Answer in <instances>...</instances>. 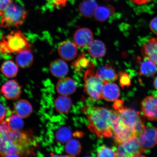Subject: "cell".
Masks as SVG:
<instances>
[{
    "label": "cell",
    "instance_id": "obj_26",
    "mask_svg": "<svg viewBox=\"0 0 157 157\" xmlns=\"http://www.w3.org/2000/svg\"><path fill=\"white\" fill-rule=\"evenodd\" d=\"M18 66L13 61L8 60L2 65L1 71L4 75L8 78H13L17 76L18 72Z\"/></svg>",
    "mask_w": 157,
    "mask_h": 157
},
{
    "label": "cell",
    "instance_id": "obj_17",
    "mask_svg": "<svg viewBox=\"0 0 157 157\" xmlns=\"http://www.w3.org/2000/svg\"><path fill=\"white\" fill-rule=\"evenodd\" d=\"M50 70L51 73L55 77L61 78L67 75L68 67L64 60L58 59L51 63Z\"/></svg>",
    "mask_w": 157,
    "mask_h": 157
},
{
    "label": "cell",
    "instance_id": "obj_2",
    "mask_svg": "<svg viewBox=\"0 0 157 157\" xmlns=\"http://www.w3.org/2000/svg\"><path fill=\"white\" fill-rule=\"evenodd\" d=\"M27 12L20 0H13L0 13L1 26L3 28L18 27L22 25L26 17Z\"/></svg>",
    "mask_w": 157,
    "mask_h": 157
},
{
    "label": "cell",
    "instance_id": "obj_7",
    "mask_svg": "<svg viewBox=\"0 0 157 157\" xmlns=\"http://www.w3.org/2000/svg\"><path fill=\"white\" fill-rule=\"evenodd\" d=\"M118 144V146L115 150L117 157H136L145 152L136 136Z\"/></svg>",
    "mask_w": 157,
    "mask_h": 157
},
{
    "label": "cell",
    "instance_id": "obj_5",
    "mask_svg": "<svg viewBox=\"0 0 157 157\" xmlns=\"http://www.w3.org/2000/svg\"><path fill=\"white\" fill-rule=\"evenodd\" d=\"M121 121L135 131L137 136L145 128V124L138 112L130 108L123 107L115 111Z\"/></svg>",
    "mask_w": 157,
    "mask_h": 157
},
{
    "label": "cell",
    "instance_id": "obj_1",
    "mask_svg": "<svg viewBox=\"0 0 157 157\" xmlns=\"http://www.w3.org/2000/svg\"><path fill=\"white\" fill-rule=\"evenodd\" d=\"M83 110L89 121L90 131L101 138L113 136L110 123L113 111L107 108L88 106Z\"/></svg>",
    "mask_w": 157,
    "mask_h": 157
},
{
    "label": "cell",
    "instance_id": "obj_3",
    "mask_svg": "<svg viewBox=\"0 0 157 157\" xmlns=\"http://www.w3.org/2000/svg\"><path fill=\"white\" fill-rule=\"evenodd\" d=\"M84 91L94 100L102 99L101 92L105 81L98 75L92 63L84 75Z\"/></svg>",
    "mask_w": 157,
    "mask_h": 157
},
{
    "label": "cell",
    "instance_id": "obj_10",
    "mask_svg": "<svg viewBox=\"0 0 157 157\" xmlns=\"http://www.w3.org/2000/svg\"><path fill=\"white\" fill-rule=\"evenodd\" d=\"M143 115L149 121H157V96L150 95L141 103Z\"/></svg>",
    "mask_w": 157,
    "mask_h": 157
},
{
    "label": "cell",
    "instance_id": "obj_31",
    "mask_svg": "<svg viewBox=\"0 0 157 157\" xmlns=\"http://www.w3.org/2000/svg\"><path fill=\"white\" fill-rule=\"evenodd\" d=\"M98 157H116L115 149H111L105 146L100 147L97 152Z\"/></svg>",
    "mask_w": 157,
    "mask_h": 157
},
{
    "label": "cell",
    "instance_id": "obj_37",
    "mask_svg": "<svg viewBox=\"0 0 157 157\" xmlns=\"http://www.w3.org/2000/svg\"><path fill=\"white\" fill-rule=\"evenodd\" d=\"M123 103L124 101L122 100H116L113 105V107L114 108L115 111H117L122 108L123 107Z\"/></svg>",
    "mask_w": 157,
    "mask_h": 157
},
{
    "label": "cell",
    "instance_id": "obj_13",
    "mask_svg": "<svg viewBox=\"0 0 157 157\" xmlns=\"http://www.w3.org/2000/svg\"><path fill=\"white\" fill-rule=\"evenodd\" d=\"M74 39L75 44L79 47L88 46L94 40L93 33L87 28L78 29L74 33Z\"/></svg>",
    "mask_w": 157,
    "mask_h": 157
},
{
    "label": "cell",
    "instance_id": "obj_38",
    "mask_svg": "<svg viewBox=\"0 0 157 157\" xmlns=\"http://www.w3.org/2000/svg\"><path fill=\"white\" fill-rule=\"evenodd\" d=\"M67 0H53L54 5L60 7H63L66 5Z\"/></svg>",
    "mask_w": 157,
    "mask_h": 157
},
{
    "label": "cell",
    "instance_id": "obj_21",
    "mask_svg": "<svg viewBox=\"0 0 157 157\" xmlns=\"http://www.w3.org/2000/svg\"><path fill=\"white\" fill-rule=\"evenodd\" d=\"M13 108L15 113L22 118L29 117L33 112L32 105L25 99L18 100L15 103Z\"/></svg>",
    "mask_w": 157,
    "mask_h": 157
},
{
    "label": "cell",
    "instance_id": "obj_11",
    "mask_svg": "<svg viewBox=\"0 0 157 157\" xmlns=\"http://www.w3.org/2000/svg\"><path fill=\"white\" fill-rule=\"evenodd\" d=\"M22 87L15 80H9L4 84L0 90V93L9 100L18 99L21 93Z\"/></svg>",
    "mask_w": 157,
    "mask_h": 157
},
{
    "label": "cell",
    "instance_id": "obj_23",
    "mask_svg": "<svg viewBox=\"0 0 157 157\" xmlns=\"http://www.w3.org/2000/svg\"><path fill=\"white\" fill-rule=\"evenodd\" d=\"M72 105V101L67 95H61L55 100L54 106L56 111L62 114L68 113Z\"/></svg>",
    "mask_w": 157,
    "mask_h": 157
},
{
    "label": "cell",
    "instance_id": "obj_22",
    "mask_svg": "<svg viewBox=\"0 0 157 157\" xmlns=\"http://www.w3.org/2000/svg\"><path fill=\"white\" fill-rule=\"evenodd\" d=\"M97 71L98 75L105 82H112L117 79V75L110 64L101 67Z\"/></svg>",
    "mask_w": 157,
    "mask_h": 157
},
{
    "label": "cell",
    "instance_id": "obj_25",
    "mask_svg": "<svg viewBox=\"0 0 157 157\" xmlns=\"http://www.w3.org/2000/svg\"><path fill=\"white\" fill-rule=\"evenodd\" d=\"M157 72V66L148 59L144 58V60L140 64V75L151 77L155 75Z\"/></svg>",
    "mask_w": 157,
    "mask_h": 157
},
{
    "label": "cell",
    "instance_id": "obj_9",
    "mask_svg": "<svg viewBox=\"0 0 157 157\" xmlns=\"http://www.w3.org/2000/svg\"><path fill=\"white\" fill-rule=\"evenodd\" d=\"M141 147L145 151L153 148L156 144L157 129L152 126L145 127L140 134L136 136Z\"/></svg>",
    "mask_w": 157,
    "mask_h": 157
},
{
    "label": "cell",
    "instance_id": "obj_24",
    "mask_svg": "<svg viewBox=\"0 0 157 157\" xmlns=\"http://www.w3.org/2000/svg\"><path fill=\"white\" fill-rule=\"evenodd\" d=\"M115 11L114 8L112 6H100L96 9L94 16L96 21L104 22L113 15Z\"/></svg>",
    "mask_w": 157,
    "mask_h": 157
},
{
    "label": "cell",
    "instance_id": "obj_30",
    "mask_svg": "<svg viewBox=\"0 0 157 157\" xmlns=\"http://www.w3.org/2000/svg\"><path fill=\"white\" fill-rule=\"evenodd\" d=\"M92 63L84 56V53L80 55L78 58L73 63V66L75 70L77 72L82 71L84 68H89Z\"/></svg>",
    "mask_w": 157,
    "mask_h": 157
},
{
    "label": "cell",
    "instance_id": "obj_16",
    "mask_svg": "<svg viewBox=\"0 0 157 157\" xmlns=\"http://www.w3.org/2000/svg\"><path fill=\"white\" fill-rule=\"evenodd\" d=\"M56 88L58 93L61 95H68L76 91V85L72 78H65L59 80Z\"/></svg>",
    "mask_w": 157,
    "mask_h": 157
},
{
    "label": "cell",
    "instance_id": "obj_34",
    "mask_svg": "<svg viewBox=\"0 0 157 157\" xmlns=\"http://www.w3.org/2000/svg\"><path fill=\"white\" fill-rule=\"evenodd\" d=\"M7 110L2 104L0 103V123L3 121L6 114Z\"/></svg>",
    "mask_w": 157,
    "mask_h": 157
},
{
    "label": "cell",
    "instance_id": "obj_28",
    "mask_svg": "<svg viewBox=\"0 0 157 157\" xmlns=\"http://www.w3.org/2000/svg\"><path fill=\"white\" fill-rule=\"evenodd\" d=\"M10 129L12 131L20 130L24 126L22 118L16 113L13 114L7 120Z\"/></svg>",
    "mask_w": 157,
    "mask_h": 157
},
{
    "label": "cell",
    "instance_id": "obj_6",
    "mask_svg": "<svg viewBox=\"0 0 157 157\" xmlns=\"http://www.w3.org/2000/svg\"><path fill=\"white\" fill-rule=\"evenodd\" d=\"M2 39V42L10 53L31 48L29 40L20 31L12 32Z\"/></svg>",
    "mask_w": 157,
    "mask_h": 157
},
{
    "label": "cell",
    "instance_id": "obj_32",
    "mask_svg": "<svg viewBox=\"0 0 157 157\" xmlns=\"http://www.w3.org/2000/svg\"><path fill=\"white\" fill-rule=\"evenodd\" d=\"M120 83L121 87H128L131 85V80L128 74L126 72L121 73L120 78Z\"/></svg>",
    "mask_w": 157,
    "mask_h": 157
},
{
    "label": "cell",
    "instance_id": "obj_35",
    "mask_svg": "<svg viewBox=\"0 0 157 157\" xmlns=\"http://www.w3.org/2000/svg\"><path fill=\"white\" fill-rule=\"evenodd\" d=\"M13 0H0V13L7 7Z\"/></svg>",
    "mask_w": 157,
    "mask_h": 157
},
{
    "label": "cell",
    "instance_id": "obj_40",
    "mask_svg": "<svg viewBox=\"0 0 157 157\" xmlns=\"http://www.w3.org/2000/svg\"><path fill=\"white\" fill-rule=\"evenodd\" d=\"M154 88L157 90V76L154 80Z\"/></svg>",
    "mask_w": 157,
    "mask_h": 157
},
{
    "label": "cell",
    "instance_id": "obj_12",
    "mask_svg": "<svg viewBox=\"0 0 157 157\" xmlns=\"http://www.w3.org/2000/svg\"><path fill=\"white\" fill-rule=\"evenodd\" d=\"M59 56L64 60L71 61L77 56L78 50L76 44L71 41L62 42L58 47Z\"/></svg>",
    "mask_w": 157,
    "mask_h": 157
},
{
    "label": "cell",
    "instance_id": "obj_14",
    "mask_svg": "<svg viewBox=\"0 0 157 157\" xmlns=\"http://www.w3.org/2000/svg\"><path fill=\"white\" fill-rule=\"evenodd\" d=\"M141 53L144 58L151 60L157 66V38L151 39L143 45Z\"/></svg>",
    "mask_w": 157,
    "mask_h": 157
},
{
    "label": "cell",
    "instance_id": "obj_18",
    "mask_svg": "<svg viewBox=\"0 0 157 157\" xmlns=\"http://www.w3.org/2000/svg\"><path fill=\"white\" fill-rule=\"evenodd\" d=\"M98 4L95 0H84L78 6V12L86 18H90L94 16Z\"/></svg>",
    "mask_w": 157,
    "mask_h": 157
},
{
    "label": "cell",
    "instance_id": "obj_29",
    "mask_svg": "<svg viewBox=\"0 0 157 157\" xmlns=\"http://www.w3.org/2000/svg\"><path fill=\"white\" fill-rule=\"evenodd\" d=\"M56 138L59 143L62 144L67 143L72 138L71 131L66 127L60 128L56 132Z\"/></svg>",
    "mask_w": 157,
    "mask_h": 157
},
{
    "label": "cell",
    "instance_id": "obj_41",
    "mask_svg": "<svg viewBox=\"0 0 157 157\" xmlns=\"http://www.w3.org/2000/svg\"><path fill=\"white\" fill-rule=\"evenodd\" d=\"M156 144H157V137Z\"/></svg>",
    "mask_w": 157,
    "mask_h": 157
},
{
    "label": "cell",
    "instance_id": "obj_15",
    "mask_svg": "<svg viewBox=\"0 0 157 157\" xmlns=\"http://www.w3.org/2000/svg\"><path fill=\"white\" fill-rule=\"evenodd\" d=\"M120 95V90L116 84L105 82L101 92L102 99L108 101L117 99Z\"/></svg>",
    "mask_w": 157,
    "mask_h": 157
},
{
    "label": "cell",
    "instance_id": "obj_33",
    "mask_svg": "<svg viewBox=\"0 0 157 157\" xmlns=\"http://www.w3.org/2000/svg\"><path fill=\"white\" fill-rule=\"evenodd\" d=\"M150 27L152 32L157 35V17H155L151 21Z\"/></svg>",
    "mask_w": 157,
    "mask_h": 157
},
{
    "label": "cell",
    "instance_id": "obj_27",
    "mask_svg": "<svg viewBox=\"0 0 157 157\" xmlns=\"http://www.w3.org/2000/svg\"><path fill=\"white\" fill-rule=\"evenodd\" d=\"M82 146L77 140L71 139L66 145L65 151L71 156H76L81 152Z\"/></svg>",
    "mask_w": 157,
    "mask_h": 157
},
{
    "label": "cell",
    "instance_id": "obj_4",
    "mask_svg": "<svg viewBox=\"0 0 157 157\" xmlns=\"http://www.w3.org/2000/svg\"><path fill=\"white\" fill-rule=\"evenodd\" d=\"M110 123L113 138L117 144H119L136 136L134 130L122 122L115 111H113L112 113Z\"/></svg>",
    "mask_w": 157,
    "mask_h": 157
},
{
    "label": "cell",
    "instance_id": "obj_20",
    "mask_svg": "<svg viewBox=\"0 0 157 157\" xmlns=\"http://www.w3.org/2000/svg\"><path fill=\"white\" fill-rule=\"evenodd\" d=\"M88 52L90 56L93 58H102L106 53V47L102 41L94 40L88 46Z\"/></svg>",
    "mask_w": 157,
    "mask_h": 157
},
{
    "label": "cell",
    "instance_id": "obj_36",
    "mask_svg": "<svg viewBox=\"0 0 157 157\" xmlns=\"http://www.w3.org/2000/svg\"><path fill=\"white\" fill-rule=\"evenodd\" d=\"M9 132L5 131L0 125V142L7 138Z\"/></svg>",
    "mask_w": 157,
    "mask_h": 157
},
{
    "label": "cell",
    "instance_id": "obj_39",
    "mask_svg": "<svg viewBox=\"0 0 157 157\" xmlns=\"http://www.w3.org/2000/svg\"><path fill=\"white\" fill-rule=\"evenodd\" d=\"M131 1L137 5H140L150 3L154 0H131Z\"/></svg>",
    "mask_w": 157,
    "mask_h": 157
},
{
    "label": "cell",
    "instance_id": "obj_19",
    "mask_svg": "<svg viewBox=\"0 0 157 157\" xmlns=\"http://www.w3.org/2000/svg\"><path fill=\"white\" fill-rule=\"evenodd\" d=\"M17 53L16 61L19 67L26 68L32 65L34 61V56L30 49H25Z\"/></svg>",
    "mask_w": 157,
    "mask_h": 157
},
{
    "label": "cell",
    "instance_id": "obj_8",
    "mask_svg": "<svg viewBox=\"0 0 157 157\" xmlns=\"http://www.w3.org/2000/svg\"><path fill=\"white\" fill-rule=\"evenodd\" d=\"M25 149L7 138L0 142V156H22L28 153Z\"/></svg>",
    "mask_w": 157,
    "mask_h": 157
}]
</instances>
